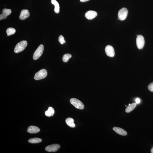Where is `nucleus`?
<instances>
[{
    "label": "nucleus",
    "mask_w": 153,
    "mask_h": 153,
    "mask_svg": "<svg viewBox=\"0 0 153 153\" xmlns=\"http://www.w3.org/2000/svg\"><path fill=\"white\" fill-rule=\"evenodd\" d=\"M27 41L25 40H23L19 42L16 46L14 51L15 53H18L19 52L22 51L27 46Z\"/></svg>",
    "instance_id": "nucleus-1"
},
{
    "label": "nucleus",
    "mask_w": 153,
    "mask_h": 153,
    "mask_svg": "<svg viewBox=\"0 0 153 153\" xmlns=\"http://www.w3.org/2000/svg\"><path fill=\"white\" fill-rule=\"evenodd\" d=\"M70 103L75 108L80 110H82L84 108L83 103L80 100L75 98H72L70 100Z\"/></svg>",
    "instance_id": "nucleus-2"
},
{
    "label": "nucleus",
    "mask_w": 153,
    "mask_h": 153,
    "mask_svg": "<svg viewBox=\"0 0 153 153\" xmlns=\"http://www.w3.org/2000/svg\"><path fill=\"white\" fill-rule=\"evenodd\" d=\"M47 70L45 69H42L36 73L35 75L34 78L36 80H40L44 78L47 75Z\"/></svg>",
    "instance_id": "nucleus-3"
},
{
    "label": "nucleus",
    "mask_w": 153,
    "mask_h": 153,
    "mask_svg": "<svg viewBox=\"0 0 153 153\" xmlns=\"http://www.w3.org/2000/svg\"><path fill=\"white\" fill-rule=\"evenodd\" d=\"M44 49V46L40 45L35 52L33 55V59L37 60L39 59L43 53Z\"/></svg>",
    "instance_id": "nucleus-4"
},
{
    "label": "nucleus",
    "mask_w": 153,
    "mask_h": 153,
    "mask_svg": "<svg viewBox=\"0 0 153 153\" xmlns=\"http://www.w3.org/2000/svg\"><path fill=\"white\" fill-rule=\"evenodd\" d=\"M137 36L136 42L137 47L139 50H141L143 48L144 45V39L142 35H137Z\"/></svg>",
    "instance_id": "nucleus-5"
},
{
    "label": "nucleus",
    "mask_w": 153,
    "mask_h": 153,
    "mask_svg": "<svg viewBox=\"0 0 153 153\" xmlns=\"http://www.w3.org/2000/svg\"><path fill=\"white\" fill-rule=\"evenodd\" d=\"M128 10L126 8H122L119 10L118 13V19L121 20H123L127 17Z\"/></svg>",
    "instance_id": "nucleus-6"
},
{
    "label": "nucleus",
    "mask_w": 153,
    "mask_h": 153,
    "mask_svg": "<svg viewBox=\"0 0 153 153\" xmlns=\"http://www.w3.org/2000/svg\"><path fill=\"white\" fill-rule=\"evenodd\" d=\"M60 147V146L58 144H53L47 146L45 148V149L47 152H54L57 151Z\"/></svg>",
    "instance_id": "nucleus-7"
},
{
    "label": "nucleus",
    "mask_w": 153,
    "mask_h": 153,
    "mask_svg": "<svg viewBox=\"0 0 153 153\" xmlns=\"http://www.w3.org/2000/svg\"><path fill=\"white\" fill-rule=\"evenodd\" d=\"M105 51L106 55L109 57H113L115 55V51L113 47L112 46H107L105 47Z\"/></svg>",
    "instance_id": "nucleus-8"
},
{
    "label": "nucleus",
    "mask_w": 153,
    "mask_h": 153,
    "mask_svg": "<svg viewBox=\"0 0 153 153\" xmlns=\"http://www.w3.org/2000/svg\"><path fill=\"white\" fill-rule=\"evenodd\" d=\"M97 15V13L94 10H90L87 11L85 14L86 18L88 20H92Z\"/></svg>",
    "instance_id": "nucleus-9"
},
{
    "label": "nucleus",
    "mask_w": 153,
    "mask_h": 153,
    "mask_svg": "<svg viewBox=\"0 0 153 153\" xmlns=\"http://www.w3.org/2000/svg\"><path fill=\"white\" fill-rule=\"evenodd\" d=\"M29 12L27 10H24L21 11L19 18L21 20H25L30 16Z\"/></svg>",
    "instance_id": "nucleus-10"
},
{
    "label": "nucleus",
    "mask_w": 153,
    "mask_h": 153,
    "mask_svg": "<svg viewBox=\"0 0 153 153\" xmlns=\"http://www.w3.org/2000/svg\"><path fill=\"white\" fill-rule=\"evenodd\" d=\"M28 132L31 133H36L40 131L39 128L37 126H31L28 128L27 130Z\"/></svg>",
    "instance_id": "nucleus-11"
},
{
    "label": "nucleus",
    "mask_w": 153,
    "mask_h": 153,
    "mask_svg": "<svg viewBox=\"0 0 153 153\" xmlns=\"http://www.w3.org/2000/svg\"><path fill=\"white\" fill-rule=\"evenodd\" d=\"M113 129L116 133L119 135L122 136H126L127 134V133L125 130L120 128L114 127L113 128Z\"/></svg>",
    "instance_id": "nucleus-12"
},
{
    "label": "nucleus",
    "mask_w": 153,
    "mask_h": 153,
    "mask_svg": "<svg viewBox=\"0 0 153 153\" xmlns=\"http://www.w3.org/2000/svg\"><path fill=\"white\" fill-rule=\"evenodd\" d=\"M66 122L67 124L71 128H74L75 126V124L74 123V120L71 118H68L66 120Z\"/></svg>",
    "instance_id": "nucleus-13"
},
{
    "label": "nucleus",
    "mask_w": 153,
    "mask_h": 153,
    "mask_svg": "<svg viewBox=\"0 0 153 153\" xmlns=\"http://www.w3.org/2000/svg\"><path fill=\"white\" fill-rule=\"evenodd\" d=\"M51 3L55 7L54 12L56 13H59L60 12V6L58 2L56 0H51Z\"/></svg>",
    "instance_id": "nucleus-14"
},
{
    "label": "nucleus",
    "mask_w": 153,
    "mask_h": 153,
    "mask_svg": "<svg viewBox=\"0 0 153 153\" xmlns=\"http://www.w3.org/2000/svg\"><path fill=\"white\" fill-rule=\"evenodd\" d=\"M54 113V109L51 107H49L48 110L45 112V114L47 117H50L53 116Z\"/></svg>",
    "instance_id": "nucleus-15"
},
{
    "label": "nucleus",
    "mask_w": 153,
    "mask_h": 153,
    "mask_svg": "<svg viewBox=\"0 0 153 153\" xmlns=\"http://www.w3.org/2000/svg\"><path fill=\"white\" fill-rule=\"evenodd\" d=\"M136 106V103H133L128 105L125 111L127 113H129L134 110Z\"/></svg>",
    "instance_id": "nucleus-16"
},
{
    "label": "nucleus",
    "mask_w": 153,
    "mask_h": 153,
    "mask_svg": "<svg viewBox=\"0 0 153 153\" xmlns=\"http://www.w3.org/2000/svg\"><path fill=\"white\" fill-rule=\"evenodd\" d=\"M42 141L41 139L39 138H33L30 139L29 140V143H40Z\"/></svg>",
    "instance_id": "nucleus-17"
},
{
    "label": "nucleus",
    "mask_w": 153,
    "mask_h": 153,
    "mask_svg": "<svg viewBox=\"0 0 153 153\" xmlns=\"http://www.w3.org/2000/svg\"><path fill=\"white\" fill-rule=\"evenodd\" d=\"M6 32L8 36H10L15 34L16 30L13 28H10L7 29Z\"/></svg>",
    "instance_id": "nucleus-18"
},
{
    "label": "nucleus",
    "mask_w": 153,
    "mask_h": 153,
    "mask_svg": "<svg viewBox=\"0 0 153 153\" xmlns=\"http://www.w3.org/2000/svg\"><path fill=\"white\" fill-rule=\"evenodd\" d=\"M72 57V55L71 54H66L63 56L62 60L64 62H68L69 60Z\"/></svg>",
    "instance_id": "nucleus-19"
},
{
    "label": "nucleus",
    "mask_w": 153,
    "mask_h": 153,
    "mask_svg": "<svg viewBox=\"0 0 153 153\" xmlns=\"http://www.w3.org/2000/svg\"><path fill=\"white\" fill-rule=\"evenodd\" d=\"M11 10L10 9H4L2 10L3 13L7 17L11 13Z\"/></svg>",
    "instance_id": "nucleus-20"
},
{
    "label": "nucleus",
    "mask_w": 153,
    "mask_h": 153,
    "mask_svg": "<svg viewBox=\"0 0 153 153\" xmlns=\"http://www.w3.org/2000/svg\"><path fill=\"white\" fill-rule=\"evenodd\" d=\"M59 41L61 44H63L66 43V41L64 40V39L62 35H61L59 37Z\"/></svg>",
    "instance_id": "nucleus-21"
},
{
    "label": "nucleus",
    "mask_w": 153,
    "mask_h": 153,
    "mask_svg": "<svg viewBox=\"0 0 153 153\" xmlns=\"http://www.w3.org/2000/svg\"><path fill=\"white\" fill-rule=\"evenodd\" d=\"M148 88L149 91L153 92V82L149 84Z\"/></svg>",
    "instance_id": "nucleus-22"
},
{
    "label": "nucleus",
    "mask_w": 153,
    "mask_h": 153,
    "mask_svg": "<svg viewBox=\"0 0 153 153\" xmlns=\"http://www.w3.org/2000/svg\"><path fill=\"white\" fill-rule=\"evenodd\" d=\"M7 17L3 13H1L0 15V20H3V19H6Z\"/></svg>",
    "instance_id": "nucleus-23"
},
{
    "label": "nucleus",
    "mask_w": 153,
    "mask_h": 153,
    "mask_svg": "<svg viewBox=\"0 0 153 153\" xmlns=\"http://www.w3.org/2000/svg\"><path fill=\"white\" fill-rule=\"evenodd\" d=\"M136 102L137 104H138L140 102V100L139 98H137L136 100Z\"/></svg>",
    "instance_id": "nucleus-24"
},
{
    "label": "nucleus",
    "mask_w": 153,
    "mask_h": 153,
    "mask_svg": "<svg viewBox=\"0 0 153 153\" xmlns=\"http://www.w3.org/2000/svg\"><path fill=\"white\" fill-rule=\"evenodd\" d=\"M90 0H80L81 2H85L87 1Z\"/></svg>",
    "instance_id": "nucleus-25"
},
{
    "label": "nucleus",
    "mask_w": 153,
    "mask_h": 153,
    "mask_svg": "<svg viewBox=\"0 0 153 153\" xmlns=\"http://www.w3.org/2000/svg\"><path fill=\"white\" fill-rule=\"evenodd\" d=\"M151 153H153V147L152 149H151Z\"/></svg>",
    "instance_id": "nucleus-26"
},
{
    "label": "nucleus",
    "mask_w": 153,
    "mask_h": 153,
    "mask_svg": "<svg viewBox=\"0 0 153 153\" xmlns=\"http://www.w3.org/2000/svg\"><path fill=\"white\" fill-rule=\"evenodd\" d=\"M130 104H129V105H130Z\"/></svg>",
    "instance_id": "nucleus-27"
},
{
    "label": "nucleus",
    "mask_w": 153,
    "mask_h": 153,
    "mask_svg": "<svg viewBox=\"0 0 153 153\" xmlns=\"http://www.w3.org/2000/svg\"><path fill=\"white\" fill-rule=\"evenodd\" d=\"M126 106V105H125V106Z\"/></svg>",
    "instance_id": "nucleus-28"
}]
</instances>
